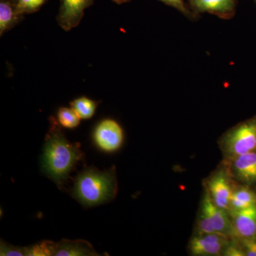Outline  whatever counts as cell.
Instances as JSON below:
<instances>
[{
  "label": "cell",
  "mask_w": 256,
  "mask_h": 256,
  "mask_svg": "<svg viewBox=\"0 0 256 256\" xmlns=\"http://www.w3.org/2000/svg\"><path fill=\"white\" fill-rule=\"evenodd\" d=\"M118 192L116 168L99 171L89 168L76 176L74 196L86 206H97L112 201Z\"/></svg>",
  "instance_id": "2"
},
{
  "label": "cell",
  "mask_w": 256,
  "mask_h": 256,
  "mask_svg": "<svg viewBox=\"0 0 256 256\" xmlns=\"http://www.w3.org/2000/svg\"><path fill=\"white\" fill-rule=\"evenodd\" d=\"M224 160L256 152V116L230 128L218 140Z\"/></svg>",
  "instance_id": "3"
},
{
  "label": "cell",
  "mask_w": 256,
  "mask_h": 256,
  "mask_svg": "<svg viewBox=\"0 0 256 256\" xmlns=\"http://www.w3.org/2000/svg\"><path fill=\"white\" fill-rule=\"evenodd\" d=\"M114 2L118 3V4H122V3L127 2L130 0H112Z\"/></svg>",
  "instance_id": "22"
},
{
  "label": "cell",
  "mask_w": 256,
  "mask_h": 256,
  "mask_svg": "<svg viewBox=\"0 0 256 256\" xmlns=\"http://www.w3.org/2000/svg\"><path fill=\"white\" fill-rule=\"evenodd\" d=\"M92 3L94 0H62L57 16L58 25L65 31L76 28L82 21L84 12Z\"/></svg>",
  "instance_id": "9"
},
{
  "label": "cell",
  "mask_w": 256,
  "mask_h": 256,
  "mask_svg": "<svg viewBox=\"0 0 256 256\" xmlns=\"http://www.w3.org/2000/svg\"><path fill=\"white\" fill-rule=\"evenodd\" d=\"M45 139L42 165L45 172L58 186H62L75 165L84 158L79 143H72L64 136L56 119L50 118Z\"/></svg>",
  "instance_id": "1"
},
{
  "label": "cell",
  "mask_w": 256,
  "mask_h": 256,
  "mask_svg": "<svg viewBox=\"0 0 256 256\" xmlns=\"http://www.w3.org/2000/svg\"><path fill=\"white\" fill-rule=\"evenodd\" d=\"M94 140L101 150L106 152L117 151L122 146L124 132L118 122L112 119H105L96 126Z\"/></svg>",
  "instance_id": "7"
},
{
  "label": "cell",
  "mask_w": 256,
  "mask_h": 256,
  "mask_svg": "<svg viewBox=\"0 0 256 256\" xmlns=\"http://www.w3.org/2000/svg\"><path fill=\"white\" fill-rule=\"evenodd\" d=\"M159 1L164 3V4L169 5V6H172V8L178 10V11L182 13L185 16H188V18H193L194 16H195L194 13L192 12L188 9L184 0H159Z\"/></svg>",
  "instance_id": "20"
},
{
  "label": "cell",
  "mask_w": 256,
  "mask_h": 256,
  "mask_svg": "<svg viewBox=\"0 0 256 256\" xmlns=\"http://www.w3.org/2000/svg\"><path fill=\"white\" fill-rule=\"evenodd\" d=\"M99 102L88 98L82 96L70 102V108H73L82 119H90L95 114Z\"/></svg>",
  "instance_id": "15"
},
{
  "label": "cell",
  "mask_w": 256,
  "mask_h": 256,
  "mask_svg": "<svg viewBox=\"0 0 256 256\" xmlns=\"http://www.w3.org/2000/svg\"><path fill=\"white\" fill-rule=\"evenodd\" d=\"M195 16L200 13L208 12L224 20L234 16L237 0H188Z\"/></svg>",
  "instance_id": "10"
},
{
  "label": "cell",
  "mask_w": 256,
  "mask_h": 256,
  "mask_svg": "<svg viewBox=\"0 0 256 256\" xmlns=\"http://www.w3.org/2000/svg\"><path fill=\"white\" fill-rule=\"evenodd\" d=\"M236 184L225 162L222 161L220 166L204 180V186L212 201L217 206L228 212Z\"/></svg>",
  "instance_id": "4"
},
{
  "label": "cell",
  "mask_w": 256,
  "mask_h": 256,
  "mask_svg": "<svg viewBox=\"0 0 256 256\" xmlns=\"http://www.w3.org/2000/svg\"><path fill=\"white\" fill-rule=\"evenodd\" d=\"M54 256H99L90 242L85 240H63L60 242H56Z\"/></svg>",
  "instance_id": "12"
},
{
  "label": "cell",
  "mask_w": 256,
  "mask_h": 256,
  "mask_svg": "<svg viewBox=\"0 0 256 256\" xmlns=\"http://www.w3.org/2000/svg\"><path fill=\"white\" fill-rule=\"evenodd\" d=\"M46 0H15V8L18 15L30 14L36 12L46 2Z\"/></svg>",
  "instance_id": "18"
},
{
  "label": "cell",
  "mask_w": 256,
  "mask_h": 256,
  "mask_svg": "<svg viewBox=\"0 0 256 256\" xmlns=\"http://www.w3.org/2000/svg\"><path fill=\"white\" fill-rule=\"evenodd\" d=\"M56 242H42L26 247V256H54Z\"/></svg>",
  "instance_id": "17"
},
{
  "label": "cell",
  "mask_w": 256,
  "mask_h": 256,
  "mask_svg": "<svg viewBox=\"0 0 256 256\" xmlns=\"http://www.w3.org/2000/svg\"><path fill=\"white\" fill-rule=\"evenodd\" d=\"M223 161L236 182L256 190V152Z\"/></svg>",
  "instance_id": "6"
},
{
  "label": "cell",
  "mask_w": 256,
  "mask_h": 256,
  "mask_svg": "<svg viewBox=\"0 0 256 256\" xmlns=\"http://www.w3.org/2000/svg\"><path fill=\"white\" fill-rule=\"evenodd\" d=\"M236 238L242 248L244 256H256V236Z\"/></svg>",
  "instance_id": "19"
},
{
  "label": "cell",
  "mask_w": 256,
  "mask_h": 256,
  "mask_svg": "<svg viewBox=\"0 0 256 256\" xmlns=\"http://www.w3.org/2000/svg\"><path fill=\"white\" fill-rule=\"evenodd\" d=\"M9 1L13 2H15V0H9Z\"/></svg>",
  "instance_id": "23"
},
{
  "label": "cell",
  "mask_w": 256,
  "mask_h": 256,
  "mask_svg": "<svg viewBox=\"0 0 256 256\" xmlns=\"http://www.w3.org/2000/svg\"><path fill=\"white\" fill-rule=\"evenodd\" d=\"M228 212L233 224L234 238L256 236V205Z\"/></svg>",
  "instance_id": "11"
},
{
  "label": "cell",
  "mask_w": 256,
  "mask_h": 256,
  "mask_svg": "<svg viewBox=\"0 0 256 256\" xmlns=\"http://www.w3.org/2000/svg\"><path fill=\"white\" fill-rule=\"evenodd\" d=\"M58 122L60 126L68 129H73L78 127L80 124V118L73 108H60L58 109Z\"/></svg>",
  "instance_id": "16"
},
{
  "label": "cell",
  "mask_w": 256,
  "mask_h": 256,
  "mask_svg": "<svg viewBox=\"0 0 256 256\" xmlns=\"http://www.w3.org/2000/svg\"><path fill=\"white\" fill-rule=\"evenodd\" d=\"M22 16L18 14L15 3L9 0L0 2V34L18 24Z\"/></svg>",
  "instance_id": "14"
},
{
  "label": "cell",
  "mask_w": 256,
  "mask_h": 256,
  "mask_svg": "<svg viewBox=\"0 0 256 256\" xmlns=\"http://www.w3.org/2000/svg\"><path fill=\"white\" fill-rule=\"evenodd\" d=\"M1 256H26V248L15 247L1 242Z\"/></svg>",
  "instance_id": "21"
},
{
  "label": "cell",
  "mask_w": 256,
  "mask_h": 256,
  "mask_svg": "<svg viewBox=\"0 0 256 256\" xmlns=\"http://www.w3.org/2000/svg\"><path fill=\"white\" fill-rule=\"evenodd\" d=\"M232 238L218 233H195L188 242V252L193 256H224Z\"/></svg>",
  "instance_id": "5"
},
{
  "label": "cell",
  "mask_w": 256,
  "mask_h": 256,
  "mask_svg": "<svg viewBox=\"0 0 256 256\" xmlns=\"http://www.w3.org/2000/svg\"><path fill=\"white\" fill-rule=\"evenodd\" d=\"M256 205V190L236 184L234 188L228 212L246 210Z\"/></svg>",
  "instance_id": "13"
},
{
  "label": "cell",
  "mask_w": 256,
  "mask_h": 256,
  "mask_svg": "<svg viewBox=\"0 0 256 256\" xmlns=\"http://www.w3.org/2000/svg\"><path fill=\"white\" fill-rule=\"evenodd\" d=\"M200 208L206 214L216 233L234 238L233 224L228 212L217 206L206 192L204 194Z\"/></svg>",
  "instance_id": "8"
}]
</instances>
